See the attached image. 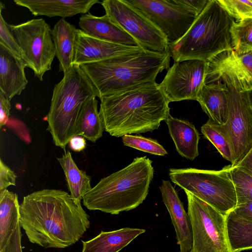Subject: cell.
Instances as JSON below:
<instances>
[{
	"label": "cell",
	"mask_w": 252,
	"mask_h": 252,
	"mask_svg": "<svg viewBox=\"0 0 252 252\" xmlns=\"http://www.w3.org/2000/svg\"><path fill=\"white\" fill-rule=\"evenodd\" d=\"M20 223L29 240L45 248H65L77 242L89 228V216L68 192L44 189L25 196Z\"/></svg>",
	"instance_id": "1"
},
{
	"label": "cell",
	"mask_w": 252,
	"mask_h": 252,
	"mask_svg": "<svg viewBox=\"0 0 252 252\" xmlns=\"http://www.w3.org/2000/svg\"><path fill=\"white\" fill-rule=\"evenodd\" d=\"M99 99L104 130L116 137L152 132L170 115V102L156 82Z\"/></svg>",
	"instance_id": "2"
},
{
	"label": "cell",
	"mask_w": 252,
	"mask_h": 252,
	"mask_svg": "<svg viewBox=\"0 0 252 252\" xmlns=\"http://www.w3.org/2000/svg\"><path fill=\"white\" fill-rule=\"evenodd\" d=\"M170 53L145 50L80 65L93 85L96 97L112 95L156 82L157 75L169 68Z\"/></svg>",
	"instance_id": "3"
},
{
	"label": "cell",
	"mask_w": 252,
	"mask_h": 252,
	"mask_svg": "<svg viewBox=\"0 0 252 252\" xmlns=\"http://www.w3.org/2000/svg\"><path fill=\"white\" fill-rule=\"evenodd\" d=\"M152 161L137 157L123 169L102 178L83 197L89 210L118 215L137 208L147 197L154 177Z\"/></svg>",
	"instance_id": "4"
},
{
	"label": "cell",
	"mask_w": 252,
	"mask_h": 252,
	"mask_svg": "<svg viewBox=\"0 0 252 252\" xmlns=\"http://www.w3.org/2000/svg\"><path fill=\"white\" fill-rule=\"evenodd\" d=\"M235 23L218 0H209L186 33L169 46L174 62L198 60L209 62L233 50L231 29Z\"/></svg>",
	"instance_id": "5"
},
{
	"label": "cell",
	"mask_w": 252,
	"mask_h": 252,
	"mask_svg": "<svg viewBox=\"0 0 252 252\" xmlns=\"http://www.w3.org/2000/svg\"><path fill=\"white\" fill-rule=\"evenodd\" d=\"M63 75L54 86L46 120L54 144L65 152L67 144L76 136L83 108L96 95L79 65L74 64Z\"/></svg>",
	"instance_id": "6"
},
{
	"label": "cell",
	"mask_w": 252,
	"mask_h": 252,
	"mask_svg": "<svg viewBox=\"0 0 252 252\" xmlns=\"http://www.w3.org/2000/svg\"><path fill=\"white\" fill-rule=\"evenodd\" d=\"M217 81L223 83L228 90L229 111L224 125L211 124L228 141L233 157L231 165L236 166L252 149V109L248 91L235 72L208 63L205 84Z\"/></svg>",
	"instance_id": "7"
},
{
	"label": "cell",
	"mask_w": 252,
	"mask_h": 252,
	"mask_svg": "<svg viewBox=\"0 0 252 252\" xmlns=\"http://www.w3.org/2000/svg\"><path fill=\"white\" fill-rule=\"evenodd\" d=\"M171 181L226 215L237 205V196L229 165L220 170L194 168H170Z\"/></svg>",
	"instance_id": "8"
},
{
	"label": "cell",
	"mask_w": 252,
	"mask_h": 252,
	"mask_svg": "<svg viewBox=\"0 0 252 252\" xmlns=\"http://www.w3.org/2000/svg\"><path fill=\"white\" fill-rule=\"evenodd\" d=\"M209 0H124L166 36L169 45L188 31Z\"/></svg>",
	"instance_id": "9"
},
{
	"label": "cell",
	"mask_w": 252,
	"mask_h": 252,
	"mask_svg": "<svg viewBox=\"0 0 252 252\" xmlns=\"http://www.w3.org/2000/svg\"><path fill=\"white\" fill-rule=\"evenodd\" d=\"M185 192L192 232L190 252H232L227 236L226 215Z\"/></svg>",
	"instance_id": "10"
},
{
	"label": "cell",
	"mask_w": 252,
	"mask_h": 252,
	"mask_svg": "<svg viewBox=\"0 0 252 252\" xmlns=\"http://www.w3.org/2000/svg\"><path fill=\"white\" fill-rule=\"evenodd\" d=\"M19 47L22 58L35 77L43 80L51 69L56 56L52 30L43 18L33 19L18 25H9Z\"/></svg>",
	"instance_id": "11"
},
{
	"label": "cell",
	"mask_w": 252,
	"mask_h": 252,
	"mask_svg": "<svg viewBox=\"0 0 252 252\" xmlns=\"http://www.w3.org/2000/svg\"><path fill=\"white\" fill-rule=\"evenodd\" d=\"M101 4L111 21L128 33L142 49L162 54L169 52L165 35L124 0H104Z\"/></svg>",
	"instance_id": "12"
},
{
	"label": "cell",
	"mask_w": 252,
	"mask_h": 252,
	"mask_svg": "<svg viewBox=\"0 0 252 252\" xmlns=\"http://www.w3.org/2000/svg\"><path fill=\"white\" fill-rule=\"evenodd\" d=\"M208 62L189 60L175 62L159 86L169 102L196 100L205 84Z\"/></svg>",
	"instance_id": "13"
},
{
	"label": "cell",
	"mask_w": 252,
	"mask_h": 252,
	"mask_svg": "<svg viewBox=\"0 0 252 252\" xmlns=\"http://www.w3.org/2000/svg\"><path fill=\"white\" fill-rule=\"evenodd\" d=\"M141 50L139 46H125L103 41L89 36L78 29L73 63L80 65Z\"/></svg>",
	"instance_id": "14"
},
{
	"label": "cell",
	"mask_w": 252,
	"mask_h": 252,
	"mask_svg": "<svg viewBox=\"0 0 252 252\" xmlns=\"http://www.w3.org/2000/svg\"><path fill=\"white\" fill-rule=\"evenodd\" d=\"M159 189L175 230L180 252H190L192 246V232L188 213L186 212L177 192L168 180H162Z\"/></svg>",
	"instance_id": "15"
},
{
	"label": "cell",
	"mask_w": 252,
	"mask_h": 252,
	"mask_svg": "<svg viewBox=\"0 0 252 252\" xmlns=\"http://www.w3.org/2000/svg\"><path fill=\"white\" fill-rule=\"evenodd\" d=\"M26 67L22 58L0 44V91L9 100L26 88L28 83Z\"/></svg>",
	"instance_id": "16"
},
{
	"label": "cell",
	"mask_w": 252,
	"mask_h": 252,
	"mask_svg": "<svg viewBox=\"0 0 252 252\" xmlns=\"http://www.w3.org/2000/svg\"><path fill=\"white\" fill-rule=\"evenodd\" d=\"M19 6L28 8L34 16L48 17H72L87 13L99 0H14Z\"/></svg>",
	"instance_id": "17"
},
{
	"label": "cell",
	"mask_w": 252,
	"mask_h": 252,
	"mask_svg": "<svg viewBox=\"0 0 252 252\" xmlns=\"http://www.w3.org/2000/svg\"><path fill=\"white\" fill-rule=\"evenodd\" d=\"M78 24L83 32L92 37L122 45L139 46L128 33L112 22L106 14L96 16L88 12L80 17Z\"/></svg>",
	"instance_id": "18"
},
{
	"label": "cell",
	"mask_w": 252,
	"mask_h": 252,
	"mask_svg": "<svg viewBox=\"0 0 252 252\" xmlns=\"http://www.w3.org/2000/svg\"><path fill=\"white\" fill-rule=\"evenodd\" d=\"M197 101L208 115V122L218 126L226 123L229 111L228 92L221 81L205 84L198 95Z\"/></svg>",
	"instance_id": "19"
},
{
	"label": "cell",
	"mask_w": 252,
	"mask_h": 252,
	"mask_svg": "<svg viewBox=\"0 0 252 252\" xmlns=\"http://www.w3.org/2000/svg\"><path fill=\"white\" fill-rule=\"evenodd\" d=\"M169 133L178 153L191 160L198 155L200 135L193 124L189 122L174 118L170 114L165 121Z\"/></svg>",
	"instance_id": "20"
},
{
	"label": "cell",
	"mask_w": 252,
	"mask_h": 252,
	"mask_svg": "<svg viewBox=\"0 0 252 252\" xmlns=\"http://www.w3.org/2000/svg\"><path fill=\"white\" fill-rule=\"evenodd\" d=\"M145 231L142 228L129 227L111 231H102L90 240L82 241L81 252H119Z\"/></svg>",
	"instance_id": "21"
},
{
	"label": "cell",
	"mask_w": 252,
	"mask_h": 252,
	"mask_svg": "<svg viewBox=\"0 0 252 252\" xmlns=\"http://www.w3.org/2000/svg\"><path fill=\"white\" fill-rule=\"evenodd\" d=\"M78 29L64 19H61L52 29V38L59 70L63 74L74 65L76 39Z\"/></svg>",
	"instance_id": "22"
},
{
	"label": "cell",
	"mask_w": 252,
	"mask_h": 252,
	"mask_svg": "<svg viewBox=\"0 0 252 252\" xmlns=\"http://www.w3.org/2000/svg\"><path fill=\"white\" fill-rule=\"evenodd\" d=\"M18 195L7 189L0 191V250L9 242L20 223Z\"/></svg>",
	"instance_id": "23"
},
{
	"label": "cell",
	"mask_w": 252,
	"mask_h": 252,
	"mask_svg": "<svg viewBox=\"0 0 252 252\" xmlns=\"http://www.w3.org/2000/svg\"><path fill=\"white\" fill-rule=\"evenodd\" d=\"M57 159L64 172L70 194L81 202L83 196L92 188L91 176L78 168L69 151H65Z\"/></svg>",
	"instance_id": "24"
},
{
	"label": "cell",
	"mask_w": 252,
	"mask_h": 252,
	"mask_svg": "<svg viewBox=\"0 0 252 252\" xmlns=\"http://www.w3.org/2000/svg\"><path fill=\"white\" fill-rule=\"evenodd\" d=\"M209 62L233 70L248 91L252 89V51L238 55L233 50H228Z\"/></svg>",
	"instance_id": "25"
},
{
	"label": "cell",
	"mask_w": 252,
	"mask_h": 252,
	"mask_svg": "<svg viewBox=\"0 0 252 252\" xmlns=\"http://www.w3.org/2000/svg\"><path fill=\"white\" fill-rule=\"evenodd\" d=\"M227 233L232 252L252 249V221L232 210L226 215Z\"/></svg>",
	"instance_id": "26"
},
{
	"label": "cell",
	"mask_w": 252,
	"mask_h": 252,
	"mask_svg": "<svg viewBox=\"0 0 252 252\" xmlns=\"http://www.w3.org/2000/svg\"><path fill=\"white\" fill-rule=\"evenodd\" d=\"M96 97L90 99L83 108L76 134V136H82L92 142H95L101 138L104 130Z\"/></svg>",
	"instance_id": "27"
},
{
	"label": "cell",
	"mask_w": 252,
	"mask_h": 252,
	"mask_svg": "<svg viewBox=\"0 0 252 252\" xmlns=\"http://www.w3.org/2000/svg\"><path fill=\"white\" fill-rule=\"evenodd\" d=\"M233 50L238 55L252 51V18L235 22L231 29Z\"/></svg>",
	"instance_id": "28"
},
{
	"label": "cell",
	"mask_w": 252,
	"mask_h": 252,
	"mask_svg": "<svg viewBox=\"0 0 252 252\" xmlns=\"http://www.w3.org/2000/svg\"><path fill=\"white\" fill-rule=\"evenodd\" d=\"M237 196V205L252 201V175L238 166L229 165Z\"/></svg>",
	"instance_id": "29"
},
{
	"label": "cell",
	"mask_w": 252,
	"mask_h": 252,
	"mask_svg": "<svg viewBox=\"0 0 252 252\" xmlns=\"http://www.w3.org/2000/svg\"><path fill=\"white\" fill-rule=\"evenodd\" d=\"M124 145L154 155L164 156L168 153L156 140L141 135L126 134L122 136Z\"/></svg>",
	"instance_id": "30"
},
{
	"label": "cell",
	"mask_w": 252,
	"mask_h": 252,
	"mask_svg": "<svg viewBox=\"0 0 252 252\" xmlns=\"http://www.w3.org/2000/svg\"><path fill=\"white\" fill-rule=\"evenodd\" d=\"M204 137L210 141L223 158L232 163L233 157L230 145L224 136L215 126L207 122L201 127Z\"/></svg>",
	"instance_id": "31"
},
{
	"label": "cell",
	"mask_w": 252,
	"mask_h": 252,
	"mask_svg": "<svg viewBox=\"0 0 252 252\" xmlns=\"http://www.w3.org/2000/svg\"><path fill=\"white\" fill-rule=\"evenodd\" d=\"M234 19L241 21L252 18V0H218Z\"/></svg>",
	"instance_id": "32"
},
{
	"label": "cell",
	"mask_w": 252,
	"mask_h": 252,
	"mask_svg": "<svg viewBox=\"0 0 252 252\" xmlns=\"http://www.w3.org/2000/svg\"><path fill=\"white\" fill-rule=\"evenodd\" d=\"M4 8V5L0 2V44L4 46L17 57L22 58L20 50L9 29V24L5 22L2 15V11Z\"/></svg>",
	"instance_id": "33"
},
{
	"label": "cell",
	"mask_w": 252,
	"mask_h": 252,
	"mask_svg": "<svg viewBox=\"0 0 252 252\" xmlns=\"http://www.w3.org/2000/svg\"><path fill=\"white\" fill-rule=\"evenodd\" d=\"M16 174L0 159V191L11 185H16Z\"/></svg>",
	"instance_id": "34"
},
{
	"label": "cell",
	"mask_w": 252,
	"mask_h": 252,
	"mask_svg": "<svg viewBox=\"0 0 252 252\" xmlns=\"http://www.w3.org/2000/svg\"><path fill=\"white\" fill-rule=\"evenodd\" d=\"M21 227L20 223H19L8 244L0 250V252H22L21 246L22 234Z\"/></svg>",
	"instance_id": "35"
},
{
	"label": "cell",
	"mask_w": 252,
	"mask_h": 252,
	"mask_svg": "<svg viewBox=\"0 0 252 252\" xmlns=\"http://www.w3.org/2000/svg\"><path fill=\"white\" fill-rule=\"evenodd\" d=\"M11 107L9 100L0 91V127L6 125L10 114Z\"/></svg>",
	"instance_id": "36"
},
{
	"label": "cell",
	"mask_w": 252,
	"mask_h": 252,
	"mask_svg": "<svg viewBox=\"0 0 252 252\" xmlns=\"http://www.w3.org/2000/svg\"><path fill=\"white\" fill-rule=\"evenodd\" d=\"M233 211L242 218L252 221V201L237 205Z\"/></svg>",
	"instance_id": "37"
},
{
	"label": "cell",
	"mask_w": 252,
	"mask_h": 252,
	"mask_svg": "<svg viewBox=\"0 0 252 252\" xmlns=\"http://www.w3.org/2000/svg\"><path fill=\"white\" fill-rule=\"evenodd\" d=\"M69 147L75 152H80L83 150L86 146V142L84 137L80 136L73 137L68 143Z\"/></svg>",
	"instance_id": "38"
},
{
	"label": "cell",
	"mask_w": 252,
	"mask_h": 252,
	"mask_svg": "<svg viewBox=\"0 0 252 252\" xmlns=\"http://www.w3.org/2000/svg\"><path fill=\"white\" fill-rule=\"evenodd\" d=\"M236 166L252 175V149Z\"/></svg>",
	"instance_id": "39"
},
{
	"label": "cell",
	"mask_w": 252,
	"mask_h": 252,
	"mask_svg": "<svg viewBox=\"0 0 252 252\" xmlns=\"http://www.w3.org/2000/svg\"><path fill=\"white\" fill-rule=\"evenodd\" d=\"M250 103L252 109V89L248 91Z\"/></svg>",
	"instance_id": "40"
}]
</instances>
